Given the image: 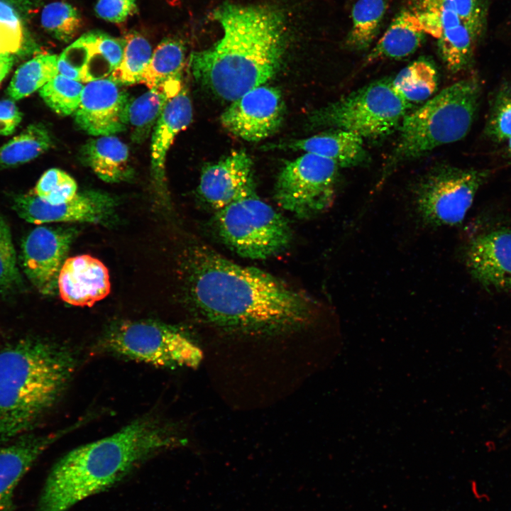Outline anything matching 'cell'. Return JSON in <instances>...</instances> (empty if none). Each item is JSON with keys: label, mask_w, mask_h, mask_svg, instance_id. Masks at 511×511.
Here are the masks:
<instances>
[{"label": "cell", "mask_w": 511, "mask_h": 511, "mask_svg": "<svg viewBox=\"0 0 511 511\" xmlns=\"http://www.w3.org/2000/svg\"><path fill=\"white\" fill-rule=\"evenodd\" d=\"M185 267L187 297L194 310L216 329L272 336L302 329L315 319L317 307L308 296L204 245L189 249Z\"/></svg>", "instance_id": "6da1fadb"}, {"label": "cell", "mask_w": 511, "mask_h": 511, "mask_svg": "<svg viewBox=\"0 0 511 511\" xmlns=\"http://www.w3.org/2000/svg\"><path fill=\"white\" fill-rule=\"evenodd\" d=\"M214 18L222 35L209 48L193 52L189 68L198 83L232 102L279 71L286 46L285 20L271 6L229 3L218 7Z\"/></svg>", "instance_id": "7a4b0ae2"}, {"label": "cell", "mask_w": 511, "mask_h": 511, "mask_svg": "<svg viewBox=\"0 0 511 511\" xmlns=\"http://www.w3.org/2000/svg\"><path fill=\"white\" fill-rule=\"evenodd\" d=\"M186 442L176 426L153 414L141 417L60 458L46 478L36 511H66L111 487L153 455Z\"/></svg>", "instance_id": "3957f363"}, {"label": "cell", "mask_w": 511, "mask_h": 511, "mask_svg": "<svg viewBox=\"0 0 511 511\" xmlns=\"http://www.w3.org/2000/svg\"><path fill=\"white\" fill-rule=\"evenodd\" d=\"M75 366L67 348L40 338L0 349V445L31 433L60 397Z\"/></svg>", "instance_id": "277c9868"}, {"label": "cell", "mask_w": 511, "mask_h": 511, "mask_svg": "<svg viewBox=\"0 0 511 511\" xmlns=\"http://www.w3.org/2000/svg\"><path fill=\"white\" fill-rule=\"evenodd\" d=\"M480 97L478 80L469 77L444 88L419 109L406 114L388 166L462 139L471 127Z\"/></svg>", "instance_id": "5b68a950"}, {"label": "cell", "mask_w": 511, "mask_h": 511, "mask_svg": "<svg viewBox=\"0 0 511 511\" xmlns=\"http://www.w3.org/2000/svg\"><path fill=\"white\" fill-rule=\"evenodd\" d=\"M410 104L394 89L392 79L373 82L313 111L312 128L341 129L361 138H377L392 132Z\"/></svg>", "instance_id": "8992f818"}, {"label": "cell", "mask_w": 511, "mask_h": 511, "mask_svg": "<svg viewBox=\"0 0 511 511\" xmlns=\"http://www.w3.org/2000/svg\"><path fill=\"white\" fill-rule=\"evenodd\" d=\"M224 243L244 258L265 259L285 249L292 232L285 218L249 189L216 211Z\"/></svg>", "instance_id": "52a82bcc"}, {"label": "cell", "mask_w": 511, "mask_h": 511, "mask_svg": "<svg viewBox=\"0 0 511 511\" xmlns=\"http://www.w3.org/2000/svg\"><path fill=\"white\" fill-rule=\"evenodd\" d=\"M104 352L158 367L197 368L201 349L178 329L159 322L128 321L110 328L99 341Z\"/></svg>", "instance_id": "ba28073f"}, {"label": "cell", "mask_w": 511, "mask_h": 511, "mask_svg": "<svg viewBox=\"0 0 511 511\" xmlns=\"http://www.w3.org/2000/svg\"><path fill=\"white\" fill-rule=\"evenodd\" d=\"M488 175L487 170L449 165L429 172L414 192V212L419 221L429 228L461 224Z\"/></svg>", "instance_id": "9c48e42d"}, {"label": "cell", "mask_w": 511, "mask_h": 511, "mask_svg": "<svg viewBox=\"0 0 511 511\" xmlns=\"http://www.w3.org/2000/svg\"><path fill=\"white\" fill-rule=\"evenodd\" d=\"M338 169L330 159L304 153L280 170L275 185L276 202L302 219L324 212L334 200Z\"/></svg>", "instance_id": "30bf717a"}, {"label": "cell", "mask_w": 511, "mask_h": 511, "mask_svg": "<svg viewBox=\"0 0 511 511\" xmlns=\"http://www.w3.org/2000/svg\"><path fill=\"white\" fill-rule=\"evenodd\" d=\"M284 114L281 92L263 84L232 101L222 113L221 122L237 137L247 141H259L278 130Z\"/></svg>", "instance_id": "8fae6325"}, {"label": "cell", "mask_w": 511, "mask_h": 511, "mask_svg": "<svg viewBox=\"0 0 511 511\" xmlns=\"http://www.w3.org/2000/svg\"><path fill=\"white\" fill-rule=\"evenodd\" d=\"M73 229L38 226L31 231L21 245V264L26 278L43 295H51L57 286L60 269L75 238Z\"/></svg>", "instance_id": "7c38bea8"}, {"label": "cell", "mask_w": 511, "mask_h": 511, "mask_svg": "<svg viewBox=\"0 0 511 511\" xmlns=\"http://www.w3.org/2000/svg\"><path fill=\"white\" fill-rule=\"evenodd\" d=\"M11 204L19 217L34 224L106 221L116 205L111 195L96 190L77 192L71 200L60 204L48 203L31 192L15 195Z\"/></svg>", "instance_id": "4fadbf2b"}, {"label": "cell", "mask_w": 511, "mask_h": 511, "mask_svg": "<svg viewBox=\"0 0 511 511\" xmlns=\"http://www.w3.org/2000/svg\"><path fill=\"white\" fill-rule=\"evenodd\" d=\"M124 45V38L87 33L58 57V74L85 84L109 77L121 61Z\"/></svg>", "instance_id": "5bb4252c"}, {"label": "cell", "mask_w": 511, "mask_h": 511, "mask_svg": "<svg viewBox=\"0 0 511 511\" xmlns=\"http://www.w3.org/2000/svg\"><path fill=\"white\" fill-rule=\"evenodd\" d=\"M131 99L128 93L109 78L84 86L75 121L94 136H112L126 130Z\"/></svg>", "instance_id": "9a60e30c"}, {"label": "cell", "mask_w": 511, "mask_h": 511, "mask_svg": "<svg viewBox=\"0 0 511 511\" xmlns=\"http://www.w3.org/2000/svg\"><path fill=\"white\" fill-rule=\"evenodd\" d=\"M471 276L488 290H511V229H498L471 239L464 251Z\"/></svg>", "instance_id": "2e32d148"}, {"label": "cell", "mask_w": 511, "mask_h": 511, "mask_svg": "<svg viewBox=\"0 0 511 511\" xmlns=\"http://www.w3.org/2000/svg\"><path fill=\"white\" fill-rule=\"evenodd\" d=\"M253 161L244 150L233 151L202 170L199 195L216 211L255 187Z\"/></svg>", "instance_id": "e0dca14e"}, {"label": "cell", "mask_w": 511, "mask_h": 511, "mask_svg": "<svg viewBox=\"0 0 511 511\" xmlns=\"http://www.w3.org/2000/svg\"><path fill=\"white\" fill-rule=\"evenodd\" d=\"M69 429L43 434L28 433L0 445V511H14V492L41 454Z\"/></svg>", "instance_id": "ac0fdd59"}, {"label": "cell", "mask_w": 511, "mask_h": 511, "mask_svg": "<svg viewBox=\"0 0 511 511\" xmlns=\"http://www.w3.org/2000/svg\"><path fill=\"white\" fill-rule=\"evenodd\" d=\"M61 299L77 307H92L110 292L109 271L99 259L89 255L66 258L57 278Z\"/></svg>", "instance_id": "d6986e66"}, {"label": "cell", "mask_w": 511, "mask_h": 511, "mask_svg": "<svg viewBox=\"0 0 511 511\" xmlns=\"http://www.w3.org/2000/svg\"><path fill=\"white\" fill-rule=\"evenodd\" d=\"M192 101L185 87L170 97L156 122L151 138L150 163L153 177L158 185L165 181L167 152L176 136L192 120Z\"/></svg>", "instance_id": "ffe728a7"}, {"label": "cell", "mask_w": 511, "mask_h": 511, "mask_svg": "<svg viewBox=\"0 0 511 511\" xmlns=\"http://www.w3.org/2000/svg\"><path fill=\"white\" fill-rule=\"evenodd\" d=\"M276 147L316 154L330 159L339 167H343L361 165L368 157L363 138L341 129H330L309 138L277 145Z\"/></svg>", "instance_id": "44dd1931"}, {"label": "cell", "mask_w": 511, "mask_h": 511, "mask_svg": "<svg viewBox=\"0 0 511 511\" xmlns=\"http://www.w3.org/2000/svg\"><path fill=\"white\" fill-rule=\"evenodd\" d=\"M79 158L106 182L128 180L133 175L128 146L114 135L88 140L79 150Z\"/></svg>", "instance_id": "7402d4cb"}, {"label": "cell", "mask_w": 511, "mask_h": 511, "mask_svg": "<svg viewBox=\"0 0 511 511\" xmlns=\"http://www.w3.org/2000/svg\"><path fill=\"white\" fill-rule=\"evenodd\" d=\"M185 63V48L176 38H166L155 48L140 83L175 95L182 88L181 74Z\"/></svg>", "instance_id": "603a6c76"}, {"label": "cell", "mask_w": 511, "mask_h": 511, "mask_svg": "<svg viewBox=\"0 0 511 511\" xmlns=\"http://www.w3.org/2000/svg\"><path fill=\"white\" fill-rule=\"evenodd\" d=\"M424 35L417 15L411 9H403L367 55L366 62L409 56L419 48Z\"/></svg>", "instance_id": "cb8c5ba5"}, {"label": "cell", "mask_w": 511, "mask_h": 511, "mask_svg": "<svg viewBox=\"0 0 511 511\" xmlns=\"http://www.w3.org/2000/svg\"><path fill=\"white\" fill-rule=\"evenodd\" d=\"M52 144L50 133L44 124H31L0 148V169L28 163L46 152Z\"/></svg>", "instance_id": "d4e9b609"}, {"label": "cell", "mask_w": 511, "mask_h": 511, "mask_svg": "<svg viewBox=\"0 0 511 511\" xmlns=\"http://www.w3.org/2000/svg\"><path fill=\"white\" fill-rule=\"evenodd\" d=\"M388 4L386 0H358L352 11V26L346 40V48L364 50L378 35Z\"/></svg>", "instance_id": "484cf974"}, {"label": "cell", "mask_w": 511, "mask_h": 511, "mask_svg": "<svg viewBox=\"0 0 511 511\" xmlns=\"http://www.w3.org/2000/svg\"><path fill=\"white\" fill-rule=\"evenodd\" d=\"M395 91L408 103L422 102L435 92L437 72L429 60L421 58L404 67L394 78Z\"/></svg>", "instance_id": "4316f807"}, {"label": "cell", "mask_w": 511, "mask_h": 511, "mask_svg": "<svg viewBox=\"0 0 511 511\" xmlns=\"http://www.w3.org/2000/svg\"><path fill=\"white\" fill-rule=\"evenodd\" d=\"M57 59L55 55L43 54L21 65L8 87L9 96L18 100L42 88L58 74Z\"/></svg>", "instance_id": "83f0119b"}, {"label": "cell", "mask_w": 511, "mask_h": 511, "mask_svg": "<svg viewBox=\"0 0 511 511\" xmlns=\"http://www.w3.org/2000/svg\"><path fill=\"white\" fill-rule=\"evenodd\" d=\"M170 98L165 92L151 89L130 101L128 124L132 128L131 138L133 142L141 143L149 136Z\"/></svg>", "instance_id": "f1b7e54d"}, {"label": "cell", "mask_w": 511, "mask_h": 511, "mask_svg": "<svg viewBox=\"0 0 511 511\" xmlns=\"http://www.w3.org/2000/svg\"><path fill=\"white\" fill-rule=\"evenodd\" d=\"M437 40L439 55L451 72L457 73L469 67L477 40L466 26L461 23L446 29Z\"/></svg>", "instance_id": "f546056e"}, {"label": "cell", "mask_w": 511, "mask_h": 511, "mask_svg": "<svg viewBox=\"0 0 511 511\" xmlns=\"http://www.w3.org/2000/svg\"><path fill=\"white\" fill-rule=\"evenodd\" d=\"M124 39L121 61L108 78L118 84L131 85L140 82L153 53L149 42L139 33H129Z\"/></svg>", "instance_id": "4dcf8cb0"}, {"label": "cell", "mask_w": 511, "mask_h": 511, "mask_svg": "<svg viewBox=\"0 0 511 511\" xmlns=\"http://www.w3.org/2000/svg\"><path fill=\"white\" fill-rule=\"evenodd\" d=\"M83 88L82 83L57 74L40 89V95L53 111L66 116L77 111Z\"/></svg>", "instance_id": "1f68e13d"}, {"label": "cell", "mask_w": 511, "mask_h": 511, "mask_svg": "<svg viewBox=\"0 0 511 511\" xmlns=\"http://www.w3.org/2000/svg\"><path fill=\"white\" fill-rule=\"evenodd\" d=\"M41 25L55 38L67 43L72 40L82 26L78 11L71 4L55 1L47 4L40 16Z\"/></svg>", "instance_id": "d6a6232c"}, {"label": "cell", "mask_w": 511, "mask_h": 511, "mask_svg": "<svg viewBox=\"0 0 511 511\" xmlns=\"http://www.w3.org/2000/svg\"><path fill=\"white\" fill-rule=\"evenodd\" d=\"M485 131L493 141L505 145L511 158V82L502 84L496 93Z\"/></svg>", "instance_id": "836d02e7"}, {"label": "cell", "mask_w": 511, "mask_h": 511, "mask_svg": "<svg viewBox=\"0 0 511 511\" xmlns=\"http://www.w3.org/2000/svg\"><path fill=\"white\" fill-rule=\"evenodd\" d=\"M33 192L51 204H60L71 200L77 193L75 180L66 172L51 168L38 181Z\"/></svg>", "instance_id": "e575fe53"}, {"label": "cell", "mask_w": 511, "mask_h": 511, "mask_svg": "<svg viewBox=\"0 0 511 511\" xmlns=\"http://www.w3.org/2000/svg\"><path fill=\"white\" fill-rule=\"evenodd\" d=\"M21 284V277L11 231L0 214V291H11Z\"/></svg>", "instance_id": "d590c367"}, {"label": "cell", "mask_w": 511, "mask_h": 511, "mask_svg": "<svg viewBox=\"0 0 511 511\" xmlns=\"http://www.w3.org/2000/svg\"><path fill=\"white\" fill-rule=\"evenodd\" d=\"M23 39V26L16 12L8 4L0 1V55L18 51Z\"/></svg>", "instance_id": "8d00e7d4"}, {"label": "cell", "mask_w": 511, "mask_h": 511, "mask_svg": "<svg viewBox=\"0 0 511 511\" xmlns=\"http://www.w3.org/2000/svg\"><path fill=\"white\" fill-rule=\"evenodd\" d=\"M452 2L461 23L478 40L486 24V12L480 0H452Z\"/></svg>", "instance_id": "74e56055"}, {"label": "cell", "mask_w": 511, "mask_h": 511, "mask_svg": "<svg viewBox=\"0 0 511 511\" xmlns=\"http://www.w3.org/2000/svg\"><path fill=\"white\" fill-rule=\"evenodd\" d=\"M412 4L411 10L413 11L429 13L439 18L443 31L462 23L456 13L452 0H412Z\"/></svg>", "instance_id": "f35d334b"}, {"label": "cell", "mask_w": 511, "mask_h": 511, "mask_svg": "<svg viewBox=\"0 0 511 511\" xmlns=\"http://www.w3.org/2000/svg\"><path fill=\"white\" fill-rule=\"evenodd\" d=\"M136 9V0H98L95 6L97 16L111 23L125 21Z\"/></svg>", "instance_id": "ab89813d"}, {"label": "cell", "mask_w": 511, "mask_h": 511, "mask_svg": "<svg viewBox=\"0 0 511 511\" xmlns=\"http://www.w3.org/2000/svg\"><path fill=\"white\" fill-rule=\"evenodd\" d=\"M21 120V113L12 100L0 101V135L13 133Z\"/></svg>", "instance_id": "60d3db41"}, {"label": "cell", "mask_w": 511, "mask_h": 511, "mask_svg": "<svg viewBox=\"0 0 511 511\" xmlns=\"http://www.w3.org/2000/svg\"><path fill=\"white\" fill-rule=\"evenodd\" d=\"M13 63V58L11 55H0V83L9 72Z\"/></svg>", "instance_id": "b9f144b4"}]
</instances>
